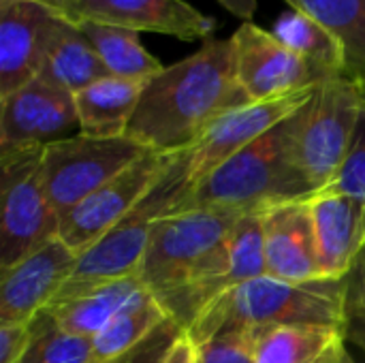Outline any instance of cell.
Wrapping results in <instances>:
<instances>
[{
    "mask_svg": "<svg viewBox=\"0 0 365 363\" xmlns=\"http://www.w3.org/2000/svg\"><path fill=\"white\" fill-rule=\"evenodd\" d=\"M141 291H145V287L139 274H135V276L103 285L86 295L49 306L45 308V312L53 319V323L60 329L77 334V336L94 338Z\"/></svg>",
    "mask_w": 365,
    "mask_h": 363,
    "instance_id": "ffe728a7",
    "label": "cell"
},
{
    "mask_svg": "<svg viewBox=\"0 0 365 363\" xmlns=\"http://www.w3.org/2000/svg\"><path fill=\"white\" fill-rule=\"evenodd\" d=\"M79 17L182 41H210L216 21L186 0H79Z\"/></svg>",
    "mask_w": 365,
    "mask_h": 363,
    "instance_id": "2e32d148",
    "label": "cell"
},
{
    "mask_svg": "<svg viewBox=\"0 0 365 363\" xmlns=\"http://www.w3.org/2000/svg\"><path fill=\"white\" fill-rule=\"evenodd\" d=\"M197 363H257L252 329H229L195 344Z\"/></svg>",
    "mask_w": 365,
    "mask_h": 363,
    "instance_id": "83f0119b",
    "label": "cell"
},
{
    "mask_svg": "<svg viewBox=\"0 0 365 363\" xmlns=\"http://www.w3.org/2000/svg\"><path fill=\"white\" fill-rule=\"evenodd\" d=\"M30 325L32 340L19 363H96L94 340L60 329L45 310Z\"/></svg>",
    "mask_w": 365,
    "mask_h": 363,
    "instance_id": "484cf974",
    "label": "cell"
},
{
    "mask_svg": "<svg viewBox=\"0 0 365 363\" xmlns=\"http://www.w3.org/2000/svg\"><path fill=\"white\" fill-rule=\"evenodd\" d=\"M248 103L237 79L233 39H210L145 81L126 137L163 154L182 152L218 118Z\"/></svg>",
    "mask_w": 365,
    "mask_h": 363,
    "instance_id": "6da1fadb",
    "label": "cell"
},
{
    "mask_svg": "<svg viewBox=\"0 0 365 363\" xmlns=\"http://www.w3.org/2000/svg\"><path fill=\"white\" fill-rule=\"evenodd\" d=\"M231 274L229 289L267 276L263 212H244L229 233Z\"/></svg>",
    "mask_w": 365,
    "mask_h": 363,
    "instance_id": "4316f807",
    "label": "cell"
},
{
    "mask_svg": "<svg viewBox=\"0 0 365 363\" xmlns=\"http://www.w3.org/2000/svg\"><path fill=\"white\" fill-rule=\"evenodd\" d=\"M145 81L103 77L75 94L81 135L122 137L143 94Z\"/></svg>",
    "mask_w": 365,
    "mask_h": 363,
    "instance_id": "ac0fdd59",
    "label": "cell"
},
{
    "mask_svg": "<svg viewBox=\"0 0 365 363\" xmlns=\"http://www.w3.org/2000/svg\"><path fill=\"white\" fill-rule=\"evenodd\" d=\"M231 15H235L237 19H242L244 24L246 21H252L255 13H257V6L259 2L257 0H218Z\"/></svg>",
    "mask_w": 365,
    "mask_h": 363,
    "instance_id": "e575fe53",
    "label": "cell"
},
{
    "mask_svg": "<svg viewBox=\"0 0 365 363\" xmlns=\"http://www.w3.org/2000/svg\"><path fill=\"white\" fill-rule=\"evenodd\" d=\"M165 319V310L145 289L141 291L128 306H124L109 325L98 332L94 340V357L96 363H111L133 351L139 342H143Z\"/></svg>",
    "mask_w": 365,
    "mask_h": 363,
    "instance_id": "cb8c5ba5",
    "label": "cell"
},
{
    "mask_svg": "<svg viewBox=\"0 0 365 363\" xmlns=\"http://www.w3.org/2000/svg\"><path fill=\"white\" fill-rule=\"evenodd\" d=\"M344 280L282 282L272 276L237 285L216 297L186 329L192 344L229 329L327 325L342 329Z\"/></svg>",
    "mask_w": 365,
    "mask_h": 363,
    "instance_id": "277c9868",
    "label": "cell"
},
{
    "mask_svg": "<svg viewBox=\"0 0 365 363\" xmlns=\"http://www.w3.org/2000/svg\"><path fill=\"white\" fill-rule=\"evenodd\" d=\"M323 190L331 193H344V195H355L365 199V107L357 124V133L353 139V145L349 150V156L338 171L336 180L325 186Z\"/></svg>",
    "mask_w": 365,
    "mask_h": 363,
    "instance_id": "f546056e",
    "label": "cell"
},
{
    "mask_svg": "<svg viewBox=\"0 0 365 363\" xmlns=\"http://www.w3.org/2000/svg\"><path fill=\"white\" fill-rule=\"evenodd\" d=\"M43 150L24 148L0 154L2 218L0 270H9L47 242L60 237V214L53 210L43 182Z\"/></svg>",
    "mask_w": 365,
    "mask_h": 363,
    "instance_id": "8992f818",
    "label": "cell"
},
{
    "mask_svg": "<svg viewBox=\"0 0 365 363\" xmlns=\"http://www.w3.org/2000/svg\"><path fill=\"white\" fill-rule=\"evenodd\" d=\"M364 255H365V250H364Z\"/></svg>",
    "mask_w": 365,
    "mask_h": 363,
    "instance_id": "8d00e7d4",
    "label": "cell"
},
{
    "mask_svg": "<svg viewBox=\"0 0 365 363\" xmlns=\"http://www.w3.org/2000/svg\"><path fill=\"white\" fill-rule=\"evenodd\" d=\"M308 203L323 274L327 280H344L365 250V199L319 190Z\"/></svg>",
    "mask_w": 365,
    "mask_h": 363,
    "instance_id": "e0dca14e",
    "label": "cell"
},
{
    "mask_svg": "<svg viewBox=\"0 0 365 363\" xmlns=\"http://www.w3.org/2000/svg\"><path fill=\"white\" fill-rule=\"evenodd\" d=\"M163 363H197V347L184 334L180 338V342L171 349V353L167 355V359Z\"/></svg>",
    "mask_w": 365,
    "mask_h": 363,
    "instance_id": "836d02e7",
    "label": "cell"
},
{
    "mask_svg": "<svg viewBox=\"0 0 365 363\" xmlns=\"http://www.w3.org/2000/svg\"><path fill=\"white\" fill-rule=\"evenodd\" d=\"M364 107V90L344 75L325 79L306 105L295 156L317 193L329 186L342 169Z\"/></svg>",
    "mask_w": 365,
    "mask_h": 363,
    "instance_id": "52a82bcc",
    "label": "cell"
},
{
    "mask_svg": "<svg viewBox=\"0 0 365 363\" xmlns=\"http://www.w3.org/2000/svg\"><path fill=\"white\" fill-rule=\"evenodd\" d=\"M148 152L150 148L126 135H77L47 145L41 169L53 210L62 216Z\"/></svg>",
    "mask_w": 365,
    "mask_h": 363,
    "instance_id": "ba28073f",
    "label": "cell"
},
{
    "mask_svg": "<svg viewBox=\"0 0 365 363\" xmlns=\"http://www.w3.org/2000/svg\"><path fill=\"white\" fill-rule=\"evenodd\" d=\"M77 26L90 39L98 58L113 77L148 81L165 68L163 62L143 47L137 30L90 19H81Z\"/></svg>",
    "mask_w": 365,
    "mask_h": 363,
    "instance_id": "44dd1931",
    "label": "cell"
},
{
    "mask_svg": "<svg viewBox=\"0 0 365 363\" xmlns=\"http://www.w3.org/2000/svg\"><path fill=\"white\" fill-rule=\"evenodd\" d=\"M263 220L267 276L293 285L327 280L319 259L308 199L269 208L263 212Z\"/></svg>",
    "mask_w": 365,
    "mask_h": 363,
    "instance_id": "9a60e30c",
    "label": "cell"
},
{
    "mask_svg": "<svg viewBox=\"0 0 365 363\" xmlns=\"http://www.w3.org/2000/svg\"><path fill=\"white\" fill-rule=\"evenodd\" d=\"M190 188L192 175L188 148L175 152L171 165L156 180L150 193L96 244L79 255L71 278L64 282L49 306L86 295L113 280L139 274L154 225L165 216L182 212Z\"/></svg>",
    "mask_w": 365,
    "mask_h": 363,
    "instance_id": "5b68a950",
    "label": "cell"
},
{
    "mask_svg": "<svg viewBox=\"0 0 365 363\" xmlns=\"http://www.w3.org/2000/svg\"><path fill=\"white\" fill-rule=\"evenodd\" d=\"M184 334L186 332L175 321L165 319L143 342L111 363H163Z\"/></svg>",
    "mask_w": 365,
    "mask_h": 363,
    "instance_id": "4dcf8cb0",
    "label": "cell"
},
{
    "mask_svg": "<svg viewBox=\"0 0 365 363\" xmlns=\"http://www.w3.org/2000/svg\"><path fill=\"white\" fill-rule=\"evenodd\" d=\"M317 88L293 92L280 98L248 103L218 118L190 148L192 184L207 178L214 169H218L240 150H244L246 145L263 137L267 131H272L276 124L299 111L314 96Z\"/></svg>",
    "mask_w": 365,
    "mask_h": 363,
    "instance_id": "7c38bea8",
    "label": "cell"
},
{
    "mask_svg": "<svg viewBox=\"0 0 365 363\" xmlns=\"http://www.w3.org/2000/svg\"><path fill=\"white\" fill-rule=\"evenodd\" d=\"M252 334L257 363H310L344 338L342 329L327 325H280Z\"/></svg>",
    "mask_w": 365,
    "mask_h": 363,
    "instance_id": "603a6c76",
    "label": "cell"
},
{
    "mask_svg": "<svg viewBox=\"0 0 365 363\" xmlns=\"http://www.w3.org/2000/svg\"><path fill=\"white\" fill-rule=\"evenodd\" d=\"M109 75L111 73L98 58L90 39L77 24L71 21H64L56 30L38 71V77L43 81L58 86L71 94H77Z\"/></svg>",
    "mask_w": 365,
    "mask_h": 363,
    "instance_id": "d6986e66",
    "label": "cell"
},
{
    "mask_svg": "<svg viewBox=\"0 0 365 363\" xmlns=\"http://www.w3.org/2000/svg\"><path fill=\"white\" fill-rule=\"evenodd\" d=\"M81 135L75 94L41 77L0 98V154Z\"/></svg>",
    "mask_w": 365,
    "mask_h": 363,
    "instance_id": "8fae6325",
    "label": "cell"
},
{
    "mask_svg": "<svg viewBox=\"0 0 365 363\" xmlns=\"http://www.w3.org/2000/svg\"><path fill=\"white\" fill-rule=\"evenodd\" d=\"M240 216L233 210H186L152 229L139 278L184 332L229 291V233Z\"/></svg>",
    "mask_w": 365,
    "mask_h": 363,
    "instance_id": "7a4b0ae2",
    "label": "cell"
},
{
    "mask_svg": "<svg viewBox=\"0 0 365 363\" xmlns=\"http://www.w3.org/2000/svg\"><path fill=\"white\" fill-rule=\"evenodd\" d=\"M310 363H355L353 362V357L349 355V351H346V347H344V338L342 340H338L336 344H331L321 357H317L314 362Z\"/></svg>",
    "mask_w": 365,
    "mask_h": 363,
    "instance_id": "d590c367",
    "label": "cell"
},
{
    "mask_svg": "<svg viewBox=\"0 0 365 363\" xmlns=\"http://www.w3.org/2000/svg\"><path fill=\"white\" fill-rule=\"evenodd\" d=\"M272 32L278 41H282L287 47H291L295 53L323 68L325 73H344V49L340 41L312 15L299 9H291L278 17Z\"/></svg>",
    "mask_w": 365,
    "mask_h": 363,
    "instance_id": "d4e9b609",
    "label": "cell"
},
{
    "mask_svg": "<svg viewBox=\"0 0 365 363\" xmlns=\"http://www.w3.org/2000/svg\"><path fill=\"white\" fill-rule=\"evenodd\" d=\"M64 21L32 0H0V98L38 77L45 51Z\"/></svg>",
    "mask_w": 365,
    "mask_h": 363,
    "instance_id": "4fadbf2b",
    "label": "cell"
},
{
    "mask_svg": "<svg viewBox=\"0 0 365 363\" xmlns=\"http://www.w3.org/2000/svg\"><path fill=\"white\" fill-rule=\"evenodd\" d=\"M32 2H38V4L51 9L53 13L68 19L71 24L81 21V17H79V0H32Z\"/></svg>",
    "mask_w": 365,
    "mask_h": 363,
    "instance_id": "d6a6232c",
    "label": "cell"
},
{
    "mask_svg": "<svg viewBox=\"0 0 365 363\" xmlns=\"http://www.w3.org/2000/svg\"><path fill=\"white\" fill-rule=\"evenodd\" d=\"M32 340L30 323L0 325V363H19Z\"/></svg>",
    "mask_w": 365,
    "mask_h": 363,
    "instance_id": "1f68e13d",
    "label": "cell"
},
{
    "mask_svg": "<svg viewBox=\"0 0 365 363\" xmlns=\"http://www.w3.org/2000/svg\"><path fill=\"white\" fill-rule=\"evenodd\" d=\"M344 340H351L365 351V255L344 278Z\"/></svg>",
    "mask_w": 365,
    "mask_h": 363,
    "instance_id": "f1b7e54d",
    "label": "cell"
},
{
    "mask_svg": "<svg viewBox=\"0 0 365 363\" xmlns=\"http://www.w3.org/2000/svg\"><path fill=\"white\" fill-rule=\"evenodd\" d=\"M306 105L240 150L207 178L192 184L182 212H265L269 208L291 201H306L317 195V188L308 182L295 156V143Z\"/></svg>",
    "mask_w": 365,
    "mask_h": 363,
    "instance_id": "3957f363",
    "label": "cell"
},
{
    "mask_svg": "<svg viewBox=\"0 0 365 363\" xmlns=\"http://www.w3.org/2000/svg\"><path fill=\"white\" fill-rule=\"evenodd\" d=\"M77 261L79 255L56 237L4 270L0 278V325L32 323L71 278Z\"/></svg>",
    "mask_w": 365,
    "mask_h": 363,
    "instance_id": "5bb4252c",
    "label": "cell"
},
{
    "mask_svg": "<svg viewBox=\"0 0 365 363\" xmlns=\"http://www.w3.org/2000/svg\"><path fill=\"white\" fill-rule=\"evenodd\" d=\"M173 154L150 150L105 186L64 212L60 216V240L77 255L96 244L150 193L156 180L171 165Z\"/></svg>",
    "mask_w": 365,
    "mask_h": 363,
    "instance_id": "9c48e42d",
    "label": "cell"
},
{
    "mask_svg": "<svg viewBox=\"0 0 365 363\" xmlns=\"http://www.w3.org/2000/svg\"><path fill=\"white\" fill-rule=\"evenodd\" d=\"M231 39L235 45L237 79L252 103L317 88L334 77L287 47L274 32L252 21L242 24Z\"/></svg>",
    "mask_w": 365,
    "mask_h": 363,
    "instance_id": "30bf717a",
    "label": "cell"
},
{
    "mask_svg": "<svg viewBox=\"0 0 365 363\" xmlns=\"http://www.w3.org/2000/svg\"><path fill=\"white\" fill-rule=\"evenodd\" d=\"M299 9L336 34L344 49V77L365 94V0H295Z\"/></svg>",
    "mask_w": 365,
    "mask_h": 363,
    "instance_id": "7402d4cb",
    "label": "cell"
}]
</instances>
